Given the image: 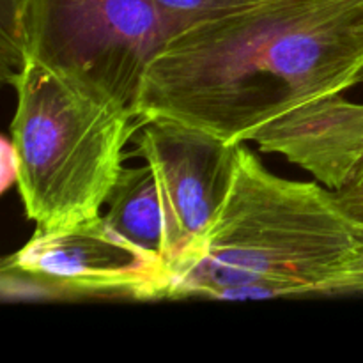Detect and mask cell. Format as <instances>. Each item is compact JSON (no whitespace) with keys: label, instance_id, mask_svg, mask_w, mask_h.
<instances>
[{"label":"cell","instance_id":"cell-5","mask_svg":"<svg viewBox=\"0 0 363 363\" xmlns=\"http://www.w3.org/2000/svg\"><path fill=\"white\" fill-rule=\"evenodd\" d=\"M172 287V268L121 236L105 215L64 229H35L2 269V291L11 298L162 300Z\"/></svg>","mask_w":363,"mask_h":363},{"label":"cell","instance_id":"cell-7","mask_svg":"<svg viewBox=\"0 0 363 363\" xmlns=\"http://www.w3.org/2000/svg\"><path fill=\"white\" fill-rule=\"evenodd\" d=\"M250 142L339 191L363 167V103L350 101L342 92L321 96L259 128Z\"/></svg>","mask_w":363,"mask_h":363},{"label":"cell","instance_id":"cell-8","mask_svg":"<svg viewBox=\"0 0 363 363\" xmlns=\"http://www.w3.org/2000/svg\"><path fill=\"white\" fill-rule=\"evenodd\" d=\"M106 206V222L121 236L165 261V218L155 174L147 163L121 170Z\"/></svg>","mask_w":363,"mask_h":363},{"label":"cell","instance_id":"cell-4","mask_svg":"<svg viewBox=\"0 0 363 363\" xmlns=\"http://www.w3.org/2000/svg\"><path fill=\"white\" fill-rule=\"evenodd\" d=\"M191 23L152 0H30L27 60L138 119L149 66Z\"/></svg>","mask_w":363,"mask_h":363},{"label":"cell","instance_id":"cell-9","mask_svg":"<svg viewBox=\"0 0 363 363\" xmlns=\"http://www.w3.org/2000/svg\"><path fill=\"white\" fill-rule=\"evenodd\" d=\"M30 0H0V55L2 80L14 84L27 64L25 20Z\"/></svg>","mask_w":363,"mask_h":363},{"label":"cell","instance_id":"cell-1","mask_svg":"<svg viewBox=\"0 0 363 363\" xmlns=\"http://www.w3.org/2000/svg\"><path fill=\"white\" fill-rule=\"evenodd\" d=\"M363 0H264L195 21L144 78L138 119H170L233 144L289 110L358 84Z\"/></svg>","mask_w":363,"mask_h":363},{"label":"cell","instance_id":"cell-10","mask_svg":"<svg viewBox=\"0 0 363 363\" xmlns=\"http://www.w3.org/2000/svg\"><path fill=\"white\" fill-rule=\"evenodd\" d=\"M152 2L195 23V21L222 16V14L233 13V11L254 6V4L264 2V0H152Z\"/></svg>","mask_w":363,"mask_h":363},{"label":"cell","instance_id":"cell-11","mask_svg":"<svg viewBox=\"0 0 363 363\" xmlns=\"http://www.w3.org/2000/svg\"><path fill=\"white\" fill-rule=\"evenodd\" d=\"M335 197L350 218L363 230V167L347 186L335 191Z\"/></svg>","mask_w":363,"mask_h":363},{"label":"cell","instance_id":"cell-12","mask_svg":"<svg viewBox=\"0 0 363 363\" xmlns=\"http://www.w3.org/2000/svg\"><path fill=\"white\" fill-rule=\"evenodd\" d=\"M358 84H363V69L360 71V74H358Z\"/></svg>","mask_w":363,"mask_h":363},{"label":"cell","instance_id":"cell-6","mask_svg":"<svg viewBox=\"0 0 363 363\" xmlns=\"http://www.w3.org/2000/svg\"><path fill=\"white\" fill-rule=\"evenodd\" d=\"M133 140V155L155 174L165 218V261L176 279L199 257L222 215L240 144L170 119L142 121Z\"/></svg>","mask_w":363,"mask_h":363},{"label":"cell","instance_id":"cell-3","mask_svg":"<svg viewBox=\"0 0 363 363\" xmlns=\"http://www.w3.org/2000/svg\"><path fill=\"white\" fill-rule=\"evenodd\" d=\"M13 87L11 147L27 218L35 229L55 230L101 215L140 121L89 98L30 59Z\"/></svg>","mask_w":363,"mask_h":363},{"label":"cell","instance_id":"cell-2","mask_svg":"<svg viewBox=\"0 0 363 363\" xmlns=\"http://www.w3.org/2000/svg\"><path fill=\"white\" fill-rule=\"evenodd\" d=\"M363 293V230L335 191L284 179L240 144L223 211L170 298L264 300Z\"/></svg>","mask_w":363,"mask_h":363}]
</instances>
